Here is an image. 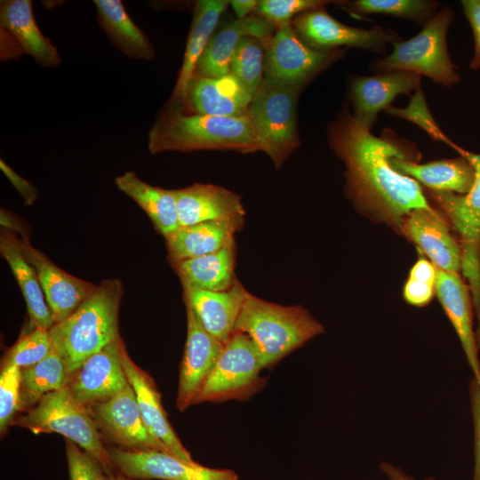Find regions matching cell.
<instances>
[{"mask_svg": "<svg viewBox=\"0 0 480 480\" xmlns=\"http://www.w3.org/2000/svg\"><path fill=\"white\" fill-rule=\"evenodd\" d=\"M327 138L345 163L347 195L362 211L400 230L412 211L433 208L420 184L391 164L394 157L418 161L420 153L412 142L389 128L374 136L353 116L348 104L328 125Z\"/></svg>", "mask_w": 480, "mask_h": 480, "instance_id": "1", "label": "cell"}, {"mask_svg": "<svg viewBox=\"0 0 480 480\" xmlns=\"http://www.w3.org/2000/svg\"><path fill=\"white\" fill-rule=\"evenodd\" d=\"M148 148L153 155L213 149L244 154L261 151L248 116L186 114L181 105L170 102L148 132Z\"/></svg>", "mask_w": 480, "mask_h": 480, "instance_id": "2", "label": "cell"}, {"mask_svg": "<svg viewBox=\"0 0 480 480\" xmlns=\"http://www.w3.org/2000/svg\"><path fill=\"white\" fill-rule=\"evenodd\" d=\"M123 293L121 281L104 280L74 313L49 330L52 350L70 375L119 336L118 312Z\"/></svg>", "mask_w": 480, "mask_h": 480, "instance_id": "3", "label": "cell"}, {"mask_svg": "<svg viewBox=\"0 0 480 480\" xmlns=\"http://www.w3.org/2000/svg\"><path fill=\"white\" fill-rule=\"evenodd\" d=\"M236 331L252 340L264 369L323 333L324 328L300 306H282L248 292Z\"/></svg>", "mask_w": 480, "mask_h": 480, "instance_id": "4", "label": "cell"}, {"mask_svg": "<svg viewBox=\"0 0 480 480\" xmlns=\"http://www.w3.org/2000/svg\"><path fill=\"white\" fill-rule=\"evenodd\" d=\"M453 17L451 6L443 5L419 34L394 43L390 54L373 60L368 70L375 73L404 70L426 76L444 86L458 84L460 76L447 44V32Z\"/></svg>", "mask_w": 480, "mask_h": 480, "instance_id": "5", "label": "cell"}, {"mask_svg": "<svg viewBox=\"0 0 480 480\" xmlns=\"http://www.w3.org/2000/svg\"><path fill=\"white\" fill-rule=\"evenodd\" d=\"M300 89L263 79L249 106L260 150L279 168L300 145L297 100Z\"/></svg>", "mask_w": 480, "mask_h": 480, "instance_id": "6", "label": "cell"}, {"mask_svg": "<svg viewBox=\"0 0 480 480\" xmlns=\"http://www.w3.org/2000/svg\"><path fill=\"white\" fill-rule=\"evenodd\" d=\"M35 434L63 435L92 455L109 475L113 466L108 450L101 443L96 422L89 409L78 403L68 387L48 393L27 414L12 422Z\"/></svg>", "mask_w": 480, "mask_h": 480, "instance_id": "7", "label": "cell"}, {"mask_svg": "<svg viewBox=\"0 0 480 480\" xmlns=\"http://www.w3.org/2000/svg\"><path fill=\"white\" fill-rule=\"evenodd\" d=\"M460 153L475 168L476 180L470 191L460 195L427 188L426 193L444 212L460 236L461 272L476 310V337L480 348V154L463 149Z\"/></svg>", "mask_w": 480, "mask_h": 480, "instance_id": "8", "label": "cell"}, {"mask_svg": "<svg viewBox=\"0 0 480 480\" xmlns=\"http://www.w3.org/2000/svg\"><path fill=\"white\" fill-rule=\"evenodd\" d=\"M263 369L252 340L235 332L224 345L219 360L209 375L196 404L243 399L252 395L264 384L260 377Z\"/></svg>", "mask_w": 480, "mask_h": 480, "instance_id": "9", "label": "cell"}, {"mask_svg": "<svg viewBox=\"0 0 480 480\" xmlns=\"http://www.w3.org/2000/svg\"><path fill=\"white\" fill-rule=\"evenodd\" d=\"M345 49L319 51L307 45L292 22L277 27L266 47L264 78L302 89L314 77L339 60Z\"/></svg>", "mask_w": 480, "mask_h": 480, "instance_id": "10", "label": "cell"}, {"mask_svg": "<svg viewBox=\"0 0 480 480\" xmlns=\"http://www.w3.org/2000/svg\"><path fill=\"white\" fill-rule=\"evenodd\" d=\"M292 25L307 45L319 51L358 48L385 57L388 45L402 39L395 30L379 25L365 29L343 24L324 7L301 12L293 18Z\"/></svg>", "mask_w": 480, "mask_h": 480, "instance_id": "11", "label": "cell"}, {"mask_svg": "<svg viewBox=\"0 0 480 480\" xmlns=\"http://www.w3.org/2000/svg\"><path fill=\"white\" fill-rule=\"evenodd\" d=\"M113 466L129 478L161 480H239L231 469L212 468L187 463L157 450H108Z\"/></svg>", "mask_w": 480, "mask_h": 480, "instance_id": "12", "label": "cell"}, {"mask_svg": "<svg viewBox=\"0 0 480 480\" xmlns=\"http://www.w3.org/2000/svg\"><path fill=\"white\" fill-rule=\"evenodd\" d=\"M124 350V345L118 336L70 375L68 387L78 403L89 409L129 384L123 364Z\"/></svg>", "mask_w": 480, "mask_h": 480, "instance_id": "13", "label": "cell"}, {"mask_svg": "<svg viewBox=\"0 0 480 480\" xmlns=\"http://www.w3.org/2000/svg\"><path fill=\"white\" fill-rule=\"evenodd\" d=\"M89 409L96 424L127 450H157L171 453L147 428L130 383L111 398Z\"/></svg>", "mask_w": 480, "mask_h": 480, "instance_id": "14", "label": "cell"}, {"mask_svg": "<svg viewBox=\"0 0 480 480\" xmlns=\"http://www.w3.org/2000/svg\"><path fill=\"white\" fill-rule=\"evenodd\" d=\"M421 76L404 70L376 73L371 76L354 75L348 82V100L353 116L371 129L379 113L391 106L399 95L412 96L421 88Z\"/></svg>", "mask_w": 480, "mask_h": 480, "instance_id": "15", "label": "cell"}, {"mask_svg": "<svg viewBox=\"0 0 480 480\" xmlns=\"http://www.w3.org/2000/svg\"><path fill=\"white\" fill-rule=\"evenodd\" d=\"M186 308L187 340L176 398V406L180 412L195 404L225 345L204 328L189 307Z\"/></svg>", "mask_w": 480, "mask_h": 480, "instance_id": "16", "label": "cell"}, {"mask_svg": "<svg viewBox=\"0 0 480 480\" xmlns=\"http://www.w3.org/2000/svg\"><path fill=\"white\" fill-rule=\"evenodd\" d=\"M20 245L25 259L36 273L54 324L68 318L97 289L98 285L79 279L56 266L34 248L24 235Z\"/></svg>", "mask_w": 480, "mask_h": 480, "instance_id": "17", "label": "cell"}, {"mask_svg": "<svg viewBox=\"0 0 480 480\" xmlns=\"http://www.w3.org/2000/svg\"><path fill=\"white\" fill-rule=\"evenodd\" d=\"M400 230L425 253L433 265L443 271L459 274L461 248L445 220L433 208L412 211Z\"/></svg>", "mask_w": 480, "mask_h": 480, "instance_id": "18", "label": "cell"}, {"mask_svg": "<svg viewBox=\"0 0 480 480\" xmlns=\"http://www.w3.org/2000/svg\"><path fill=\"white\" fill-rule=\"evenodd\" d=\"M180 227L206 221H229L244 224V209L236 193L222 187L195 183L175 189Z\"/></svg>", "mask_w": 480, "mask_h": 480, "instance_id": "19", "label": "cell"}, {"mask_svg": "<svg viewBox=\"0 0 480 480\" xmlns=\"http://www.w3.org/2000/svg\"><path fill=\"white\" fill-rule=\"evenodd\" d=\"M435 292L460 340L474 380L480 384L479 348L473 330L474 306L469 287L459 274L436 268Z\"/></svg>", "mask_w": 480, "mask_h": 480, "instance_id": "20", "label": "cell"}, {"mask_svg": "<svg viewBox=\"0 0 480 480\" xmlns=\"http://www.w3.org/2000/svg\"><path fill=\"white\" fill-rule=\"evenodd\" d=\"M274 30V25L260 15L235 20L212 35L196 64L195 75L220 77L230 74V60L241 39L253 36L267 47Z\"/></svg>", "mask_w": 480, "mask_h": 480, "instance_id": "21", "label": "cell"}, {"mask_svg": "<svg viewBox=\"0 0 480 480\" xmlns=\"http://www.w3.org/2000/svg\"><path fill=\"white\" fill-rule=\"evenodd\" d=\"M126 377L133 388L142 419L151 434L163 443L169 452L180 460L197 464L176 435L162 405L161 396L152 378L123 352Z\"/></svg>", "mask_w": 480, "mask_h": 480, "instance_id": "22", "label": "cell"}, {"mask_svg": "<svg viewBox=\"0 0 480 480\" xmlns=\"http://www.w3.org/2000/svg\"><path fill=\"white\" fill-rule=\"evenodd\" d=\"M186 306L189 307L204 328L226 344L232 334L248 294L236 280L226 291L211 292L183 288Z\"/></svg>", "mask_w": 480, "mask_h": 480, "instance_id": "23", "label": "cell"}, {"mask_svg": "<svg viewBox=\"0 0 480 480\" xmlns=\"http://www.w3.org/2000/svg\"><path fill=\"white\" fill-rule=\"evenodd\" d=\"M252 95L232 75L220 77L194 76L184 103L196 114L244 117L247 116Z\"/></svg>", "mask_w": 480, "mask_h": 480, "instance_id": "24", "label": "cell"}, {"mask_svg": "<svg viewBox=\"0 0 480 480\" xmlns=\"http://www.w3.org/2000/svg\"><path fill=\"white\" fill-rule=\"evenodd\" d=\"M0 25L18 46V53L28 54L44 68L61 63L56 47L39 29L30 0H4L0 4Z\"/></svg>", "mask_w": 480, "mask_h": 480, "instance_id": "25", "label": "cell"}, {"mask_svg": "<svg viewBox=\"0 0 480 480\" xmlns=\"http://www.w3.org/2000/svg\"><path fill=\"white\" fill-rule=\"evenodd\" d=\"M391 164L400 174L413 179L431 190L464 195L470 191L476 180L475 168L463 156L422 164L394 157Z\"/></svg>", "mask_w": 480, "mask_h": 480, "instance_id": "26", "label": "cell"}, {"mask_svg": "<svg viewBox=\"0 0 480 480\" xmlns=\"http://www.w3.org/2000/svg\"><path fill=\"white\" fill-rule=\"evenodd\" d=\"M229 3L230 1L226 0H200L196 3L182 65L170 103L184 104L196 64L214 34L220 15Z\"/></svg>", "mask_w": 480, "mask_h": 480, "instance_id": "27", "label": "cell"}, {"mask_svg": "<svg viewBox=\"0 0 480 480\" xmlns=\"http://www.w3.org/2000/svg\"><path fill=\"white\" fill-rule=\"evenodd\" d=\"M115 183L147 213L164 238L180 227L175 189L152 186L131 171L117 176Z\"/></svg>", "mask_w": 480, "mask_h": 480, "instance_id": "28", "label": "cell"}, {"mask_svg": "<svg viewBox=\"0 0 480 480\" xmlns=\"http://www.w3.org/2000/svg\"><path fill=\"white\" fill-rule=\"evenodd\" d=\"M172 263L183 288L220 292L236 280L234 241L213 253Z\"/></svg>", "mask_w": 480, "mask_h": 480, "instance_id": "29", "label": "cell"}, {"mask_svg": "<svg viewBox=\"0 0 480 480\" xmlns=\"http://www.w3.org/2000/svg\"><path fill=\"white\" fill-rule=\"evenodd\" d=\"M240 226L229 221H206L180 227L166 240L172 262L213 253L234 241Z\"/></svg>", "mask_w": 480, "mask_h": 480, "instance_id": "30", "label": "cell"}, {"mask_svg": "<svg viewBox=\"0 0 480 480\" xmlns=\"http://www.w3.org/2000/svg\"><path fill=\"white\" fill-rule=\"evenodd\" d=\"M0 250L23 294L31 325L49 331L54 320L36 273L25 259L20 241L10 233H2Z\"/></svg>", "mask_w": 480, "mask_h": 480, "instance_id": "31", "label": "cell"}, {"mask_svg": "<svg viewBox=\"0 0 480 480\" xmlns=\"http://www.w3.org/2000/svg\"><path fill=\"white\" fill-rule=\"evenodd\" d=\"M98 21L113 44L134 60H152L155 48L119 0H94Z\"/></svg>", "mask_w": 480, "mask_h": 480, "instance_id": "32", "label": "cell"}, {"mask_svg": "<svg viewBox=\"0 0 480 480\" xmlns=\"http://www.w3.org/2000/svg\"><path fill=\"white\" fill-rule=\"evenodd\" d=\"M69 379L65 364L53 350L41 362L22 368L20 410L29 409L48 393L67 387Z\"/></svg>", "mask_w": 480, "mask_h": 480, "instance_id": "33", "label": "cell"}, {"mask_svg": "<svg viewBox=\"0 0 480 480\" xmlns=\"http://www.w3.org/2000/svg\"><path fill=\"white\" fill-rule=\"evenodd\" d=\"M342 8L353 16L385 14L424 27L441 9L433 0H353L342 1Z\"/></svg>", "mask_w": 480, "mask_h": 480, "instance_id": "34", "label": "cell"}, {"mask_svg": "<svg viewBox=\"0 0 480 480\" xmlns=\"http://www.w3.org/2000/svg\"><path fill=\"white\" fill-rule=\"evenodd\" d=\"M261 41L244 36L237 44L230 60L229 69L242 85L252 95L264 79L265 53Z\"/></svg>", "mask_w": 480, "mask_h": 480, "instance_id": "35", "label": "cell"}, {"mask_svg": "<svg viewBox=\"0 0 480 480\" xmlns=\"http://www.w3.org/2000/svg\"><path fill=\"white\" fill-rule=\"evenodd\" d=\"M52 352L49 331L34 328L21 336L9 349L4 360L3 366L16 365L20 369L32 366Z\"/></svg>", "mask_w": 480, "mask_h": 480, "instance_id": "36", "label": "cell"}, {"mask_svg": "<svg viewBox=\"0 0 480 480\" xmlns=\"http://www.w3.org/2000/svg\"><path fill=\"white\" fill-rule=\"evenodd\" d=\"M386 113L393 116L408 120L422 130H424L434 140L443 141L453 147L459 152L461 150L453 144L441 131L435 121L427 104L426 98L421 88L418 89L411 96L410 102L406 108H396L390 106L385 110Z\"/></svg>", "mask_w": 480, "mask_h": 480, "instance_id": "37", "label": "cell"}, {"mask_svg": "<svg viewBox=\"0 0 480 480\" xmlns=\"http://www.w3.org/2000/svg\"><path fill=\"white\" fill-rule=\"evenodd\" d=\"M436 268L433 263L420 258L412 268L404 287V299L415 307L427 306L433 299Z\"/></svg>", "mask_w": 480, "mask_h": 480, "instance_id": "38", "label": "cell"}, {"mask_svg": "<svg viewBox=\"0 0 480 480\" xmlns=\"http://www.w3.org/2000/svg\"><path fill=\"white\" fill-rule=\"evenodd\" d=\"M340 1L324 0H261L258 1L255 12L274 26L291 23L292 18L308 10L324 7Z\"/></svg>", "mask_w": 480, "mask_h": 480, "instance_id": "39", "label": "cell"}, {"mask_svg": "<svg viewBox=\"0 0 480 480\" xmlns=\"http://www.w3.org/2000/svg\"><path fill=\"white\" fill-rule=\"evenodd\" d=\"M21 369L16 365L2 367L0 374V430L3 434L20 411Z\"/></svg>", "mask_w": 480, "mask_h": 480, "instance_id": "40", "label": "cell"}, {"mask_svg": "<svg viewBox=\"0 0 480 480\" xmlns=\"http://www.w3.org/2000/svg\"><path fill=\"white\" fill-rule=\"evenodd\" d=\"M66 452L70 480H108L102 465L68 439L66 441Z\"/></svg>", "mask_w": 480, "mask_h": 480, "instance_id": "41", "label": "cell"}, {"mask_svg": "<svg viewBox=\"0 0 480 480\" xmlns=\"http://www.w3.org/2000/svg\"><path fill=\"white\" fill-rule=\"evenodd\" d=\"M463 12L468 20L475 41V51L469 67L473 70L480 69V0H462Z\"/></svg>", "mask_w": 480, "mask_h": 480, "instance_id": "42", "label": "cell"}, {"mask_svg": "<svg viewBox=\"0 0 480 480\" xmlns=\"http://www.w3.org/2000/svg\"><path fill=\"white\" fill-rule=\"evenodd\" d=\"M470 396L475 426V473L473 480H480V384L474 379L470 384Z\"/></svg>", "mask_w": 480, "mask_h": 480, "instance_id": "43", "label": "cell"}, {"mask_svg": "<svg viewBox=\"0 0 480 480\" xmlns=\"http://www.w3.org/2000/svg\"><path fill=\"white\" fill-rule=\"evenodd\" d=\"M0 168L22 196L24 204H33L35 200L37 198V190L34 185L17 174L3 160L0 161Z\"/></svg>", "mask_w": 480, "mask_h": 480, "instance_id": "44", "label": "cell"}, {"mask_svg": "<svg viewBox=\"0 0 480 480\" xmlns=\"http://www.w3.org/2000/svg\"><path fill=\"white\" fill-rule=\"evenodd\" d=\"M380 469L388 477V480H416L412 476L406 474L400 468H397L388 462H381L380 464ZM424 480H435V477L433 476H430Z\"/></svg>", "mask_w": 480, "mask_h": 480, "instance_id": "45", "label": "cell"}, {"mask_svg": "<svg viewBox=\"0 0 480 480\" xmlns=\"http://www.w3.org/2000/svg\"><path fill=\"white\" fill-rule=\"evenodd\" d=\"M237 17L244 19L247 17L252 10H255L258 1L255 0H232L229 3Z\"/></svg>", "mask_w": 480, "mask_h": 480, "instance_id": "46", "label": "cell"}, {"mask_svg": "<svg viewBox=\"0 0 480 480\" xmlns=\"http://www.w3.org/2000/svg\"><path fill=\"white\" fill-rule=\"evenodd\" d=\"M108 480H132V478H129L124 476H108Z\"/></svg>", "mask_w": 480, "mask_h": 480, "instance_id": "47", "label": "cell"}]
</instances>
